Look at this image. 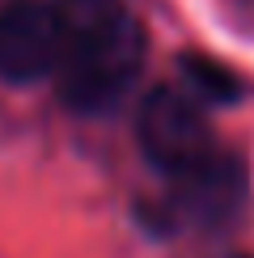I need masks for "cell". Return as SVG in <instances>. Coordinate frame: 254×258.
Here are the masks:
<instances>
[{"mask_svg": "<svg viewBox=\"0 0 254 258\" xmlns=\"http://www.w3.org/2000/svg\"><path fill=\"white\" fill-rule=\"evenodd\" d=\"M241 203H246V169L237 157L216 148L199 165L169 178L165 212L190 229H220L241 212Z\"/></svg>", "mask_w": 254, "mask_h": 258, "instance_id": "4", "label": "cell"}, {"mask_svg": "<svg viewBox=\"0 0 254 258\" xmlns=\"http://www.w3.org/2000/svg\"><path fill=\"white\" fill-rule=\"evenodd\" d=\"M229 258H246V254H229Z\"/></svg>", "mask_w": 254, "mask_h": 258, "instance_id": "6", "label": "cell"}, {"mask_svg": "<svg viewBox=\"0 0 254 258\" xmlns=\"http://www.w3.org/2000/svg\"><path fill=\"white\" fill-rule=\"evenodd\" d=\"M59 68V17L51 0L0 5V81L38 85L55 81Z\"/></svg>", "mask_w": 254, "mask_h": 258, "instance_id": "3", "label": "cell"}, {"mask_svg": "<svg viewBox=\"0 0 254 258\" xmlns=\"http://www.w3.org/2000/svg\"><path fill=\"white\" fill-rule=\"evenodd\" d=\"M182 85H186V89L195 93L204 106H212V102H216V106H229V102L241 93V85L233 81L229 72L220 68V63H208V59H190Z\"/></svg>", "mask_w": 254, "mask_h": 258, "instance_id": "5", "label": "cell"}, {"mask_svg": "<svg viewBox=\"0 0 254 258\" xmlns=\"http://www.w3.org/2000/svg\"><path fill=\"white\" fill-rule=\"evenodd\" d=\"M250 5H254V0H250Z\"/></svg>", "mask_w": 254, "mask_h": 258, "instance_id": "7", "label": "cell"}, {"mask_svg": "<svg viewBox=\"0 0 254 258\" xmlns=\"http://www.w3.org/2000/svg\"><path fill=\"white\" fill-rule=\"evenodd\" d=\"M136 140L140 153L161 169L165 178L182 174V169L199 165L212 157V127H208V106L186 89L182 81L157 85L153 93L140 102L136 114Z\"/></svg>", "mask_w": 254, "mask_h": 258, "instance_id": "2", "label": "cell"}, {"mask_svg": "<svg viewBox=\"0 0 254 258\" xmlns=\"http://www.w3.org/2000/svg\"><path fill=\"white\" fill-rule=\"evenodd\" d=\"M59 17V98L81 114L114 110L140 77L144 34L127 0H51Z\"/></svg>", "mask_w": 254, "mask_h": 258, "instance_id": "1", "label": "cell"}]
</instances>
